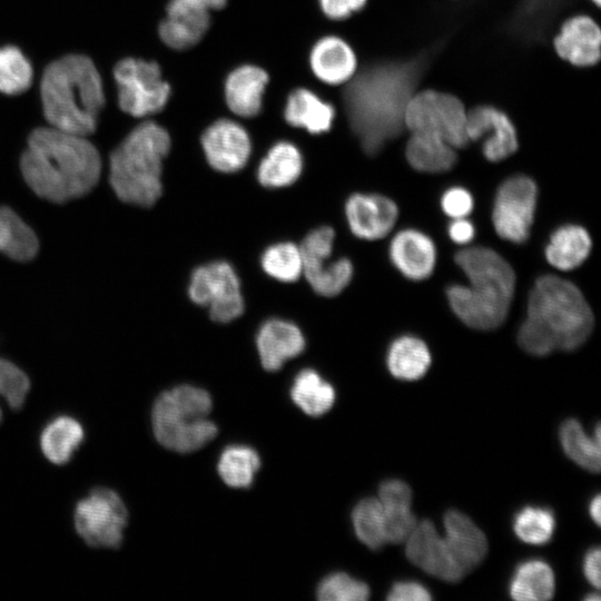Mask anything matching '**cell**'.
<instances>
[{
  "mask_svg": "<svg viewBox=\"0 0 601 601\" xmlns=\"http://www.w3.org/2000/svg\"><path fill=\"white\" fill-rule=\"evenodd\" d=\"M20 169L37 196L62 204L88 194L97 185L101 161L97 148L85 136L49 126L31 132Z\"/></svg>",
  "mask_w": 601,
  "mask_h": 601,
  "instance_id": "6da1fadb",
  "label": "cell"
},
{
  "mask_svg": "<svg viewBox=\"0 0 601 601\" xmlns=\"http://www.w3.org/2000/svg\"><path fill=\"white\" fill-rule=\"evenodd\" d=\"M592 328L593 313L582 292L570 280L549 274L534 282L518 333L532 352L550 354L577 349Z\"/></svg>",
  "mask_w": 601,
  "mask_h": 601,
  "instance_id": "7a4b0ae2",
  "label": "cell"
},
{
  "mask_svg": "<svg viewBox=\"0 0 601 601\" xmlns=\"http://www.w3.org/2000/svg\"><path fill=\"white\" fill-rule=\"evenodd\" d=\"M455 263L469 285L453 284L446 289L449 304L466 326L490 331L505 321L513 299L515 274L495 250L474 246L455 254Z\"/></svg>",
  "mask_w": 601,
  "mask_h": 601,
  "instance_id": "3957f363",
  "label": "cell"
},
{
  "mask_svg": "<svg viewBox=\"0 0 601 601\" xmlns=\"http://www.w3.org/2000/svg\"><path fill=\"white\" fill-rule=\"evenodd\" d=\"M40 92L51 127L85 137L96 130L105 95L100 75L88 57L68 55L51 62Z\"/></svg>",
  "mask_w": 601,
  "mask_h": 601,
  "instance_id": "277c9868",
  "label": "cell"
},
{
  "mask_svg": "<svg viewBox=\"0 0 601 601\" xmlns=\"http://www.w3.org/2000/svg\"><path fill=\"white\" fill-rule=\"evenodd\" d=\"M170 145V136L164 127L145 121L111 152L109 181L121 201L150 207L159 199L162 161Z\"/></svg>",
  "mask_w": 601,
  "mask_h": 601,
  "instance_id": "5b68a950",
  "label": "cell"
},
{
  "mask_svg": "<svg viewBox=\"0 0 601 601\" xmlns=\"http://www.w3.org/2000/svg\"><path fill=\"white\" fill-rule=\"evenodd\" d=\"M211 406L209 393L194 385H179L161 393L151 412L156 440L179 453L200 450L217 434L216 425L207 417Z\"/></svg>",
  "mask_w": 601,
  "mask_h": 601,
  "instance_id": "8992f818",
  "label": "cell"
},
{
  "mask_svg": "<svg viewBox=\"0 0 601 601\" xmlns=\"http://www.w3.org/2000/svg\"><path fill=\"white\" fill-rule=\"evenodd\" d=\"M403 122L411 134L435 136L455 149L469 144L467 111L463 102L450 93L423 90L407 100Z\"/></svg>",
  "mask_w": 601,
  "mask_h": 601,
  "instance_id": "52a82bcc",
  "label": "cell"
},
{
  "mask_svg": "<svg viewBox=\"0 0 601 601\" xmlns=\"http://www.w3.org/2000/svg\"><path fill=\"white\" fill-rule=\"evenodd\" d=\"M118 87V104L132 117H145L160 111L170 96V86L162 79L155 61L136 58L120 60L114 68Z\"/></svg>",
  "mask_w": 601,
  "mask_h": 601,
  "instance_id": "ba28073f",
  "label": "cell"
},
{
  "mask_svg": "<svg viewBox=\"0 0 601 601\" xmlns=\"http://www.w3.org/2000/svg\"><path fill=\"white\" fill-rule=\"evenodd\" d=\"M127 523L124 501L107 487L93 489L75 509L76 531L92 548H119Z\"/></svg>",
  "mask_w": 601,
  "mask_h": 601,
  "instance_id": "9c48e42d",
  "label": "cell"
},
{
  "mask_svg": "<svg viewBox=\"0 0 601 601\" xmlns=\"http://www.w3.org/2000/svg\"><path fill=\"white\" fill-rule=\"evenodd\" d=\"M188 296L195 304L207 307L210 318L217 323H229L244 313L239 278L234 267L224 260L197 267L189 280Z\"/></svg>",
  "mask_w": 601,
  "mask_h": 601,
  "instance_id": "30bf717a",
  "label": "cell"
},
{
  "mask_svg": "<svg viewBox=\"0 0 601 601\" xmlns=\"http://www.w3.org/2000/svg\"><path fill=\"white\" fill-rule=\"evenodd\" d=\"M538 187L524 175L512 176L499 186L492 209L497 236L514 244L528 240L534 220Z\"/></svg>",
  "mask_w": 601,
  "mask_h": 601,
  "instance_id": "8fae6325",
  "label": "cell"
},
{
  "mask_svg": "<svg viewBox=\"0 0 601 601\" xmlns=\"http://www.w3.org/2000/svg\"><path fill=\"white\" fill-rule=\"evenodd\" d=\"M335 231L329 226L308 233L299 245L303 275L312 289L321 296L333 297L342 293L353 278V264L347 258L329 260Z\"/></svg>",
  "mask_w": 601,
  "mask_h": 601,
  "instance_id": "7c38bea8",
  "label": "cell"
},
{
  "mask_svg": "<svg viewBox=\"0 0 601 601\" xmlns=\"http://www.w3.org/2000/svg\"><path fill=\"white\" fill-rule=\"evenodd\" d=\"M405 542L407 559L430 575L446 582H457L466 573L432 521L416 522Z\"/></svg>",
  "mask_w": 601,
  "mask_h": 601,
  "instance_id": "4fadbf2b",
  "label": "cell"
},
{
  "mask_svg": "<svg viewBox=\"0 0 601 601\" xmlns=\"http://www.w3.org/2000/svg\"><path fill=\"white\" fill-rule=\"evenodd\" d=\"M201 146L210 167L225 174L240 170L252 152L248 132L230 119L213 122L201 135Z\"/></svg>",
  "mask_w": 601,
  "mask_h": 601,
  "instance_id": "5bb4252c",
  "label": "cell"
},
{
  "mask_svg": "<svg viewBox=\"0 0 601 601\" xmlns=\"http://www.w3.org/2000/svg\"><path fill=\"white\" fill-rule=\"evenodd\" d=\"M466 132L469 140H483V155L493 162L508 158L519 147L513 124L493 107H476L467 111Z\"/></svg>",
  "mask_w": 601,
  "mask_h": 601,
  "instance_id": "9a60e30c",
  "label": "cell"
},
{
  "mask_svg": "<svg viewBox=\"0 0 601 601\" xmlns=\"http://www.w3.org/2000/svg\"><path fill=\"white\" fill-rule=\"evenodd\" d=\"M345 216L351 231L365 240L387 236L398 217L397 205L377 194H353L345 204Z\"/></svg>",
  "mask_w": 601,
  "mask_h": 601,
  "instance_id": "2e32d148",
  "label": "cell"
},
{
  "mask_svg": "<svg viewBox=\"0 0 601 601\" xmlns=\"http://www.w3.org/2000/svg\"><path fill=\"white\" fill-rule=\"evenodd\" d=\"M390 258L395 268L411 280L428 278L436 264V248L433 240L416 229L398 231L390 244Z\"/></svg>",
  "mask_w": 601,
  "mask_h": 601,
  "instance_id": "e0dca14e",
  "label": "cell"
},
{
  "mask_svg": "<svg viewBox=\"0 0 601 601\" xmlns=\"http://www.w3.org/2000/svg\"><path fill=\"white\" fill-rule=\"evenodd\" d=\"M305 338L297 325L280 318L266 321L258 329L256 347L266 371H278L286 361L305 349Z\"/></svg>",
  "mask_w": 601,
  "mask_h": 601,
  "instance_id": "ac0fdd59",
  "label": "cell"
},
{
  "mask_svg": "<svg viewBox=\"0 0 601 601\" xmlns=\"http://www.w3.org/2000/svg\"><path fill=\"white\" fill-rule=\"evenodd\" d=\"M601 31L587 16L566 20L554 39L558 55L574 66H592L600 59Z\"/></svg>",
  "mask_w": 601,
  "mask_h": 601,
  "instance_id": "d6986e66",
  "label": "cell"
},
{
  "mask_svg": "<svg viewBox=\"0 0 601 601\" xmlns=\"http://www.w3.org/2000/svg\"><path fill=\"white\" fill-rule=\"evenodd\" d=\"M443 523L444 540L465 572L479 565L487 552V540L483 531L457 510H449Z\"/></svg>",
  "mask_w": 601,
  "mask_h": 601,
  "instance_id": "ffe728a7",
  "label": "cell"
},
{
  "mask_svg": "<svg viewBox=\"0 0 601 601\" xmlns=\"http://www.w3.org/2000/svg\"><path fill=\"white\" fill-rule=\"evenodd\" d=\"M268 81V73L260 67L243 65L234 69L225 82V99L228 108L239 117L256 116L262 109Z\"/></svg>",
  "mask_w": 601,
  "mask_h": 601,
  "instance_id": "44dd1931",
  "label": "cell"
},
{
  "mask_svg": "<svg viewBox=\"0 0 601 601\" xmlns=\"http://www.w3.org/2000/svg\"><path fill=\"white\" fill-rule=\"evenodd\" d=\"M309 65L314 75L328 85L349 81L357 68L353 49L335 36L324 37L314 45L309 53Z\"/></svg>",
  "mask_w": 601,
  "mask_h": 601,
  "instance_id": "7402d4cb",
  "label": "cell"
},
{
  "mask_svg": "<svg viewBox=\"0 0 601 601\" xmlns=\"http://www.w3.org/2000/svg\"><path fill=\"white\" fill-rule=\"evenodd\" d=\"M378 500L384 514L386 541L404 542L416 524L411 511V487L398 479L385 480L378 487Z\"/></svg>",
  "mask_w": 601,
  "mask_h": 601,
  "instance_id": "603a6c76",
  "label": "cell"
},
{
  "mask_svg": "<svg viewBox=\"0 0 601 601\" xmlns=\"http://www.w3.org/2000/svg\"><path fill=\"white\" fill-rule=\"evenodd\" d=\"M592 240L585 228L579 225H563L555 229L545 246L546 262L555 269L572 270L589 257Z\"/></svg>",
  "mask_w": 601,
  "mask_h": 601,
  "instance_id": "cb8c5ba5",
  "label": "cell"
},
{
  "mask_svg": "<svg viewBox=\"0 0 601 601\" xmlns=\"http://www.w3.org/2000/svg\"><path fill=\"white\" fill-rule=\"evenodd\" d=\"M284 117L289 125L318 135L332 127L335 109L315 92L298 88L289 93Z\"/></svg>",
  "mask_w": 601,
  "mask_h": 601,
  "instance_id": "d4e9b609",
  "label": "cell"
},
{
  "mask_svg": "<svg viewBox=\"0 0 601 601\" xmlns=\"http://www.w3.org/2000/svg\"><path fill=\"white\" fill-rule=\"evenodd\" d=\"M303 170L299 149L289 141H278L267 151L257 169L258 183L266 188L294 184Z\"/></svg>",
  "mask_w": 601,
  "mask_h": 601,
  "instance_id": "484cf974",
  "label": "cell"
},
{
  "mask_svg": "<svg viewBox=\"0 0 601 601\" xmlns=\"http://www.w3.org/2000/svg\"><path fill=\"white\" fill-rule=\"evenodd\" d=\"M159 24L160 39L171 49L185 50L198 43L210 24V12L167 8Z\"/></svg>",
  "mask_w": 601,
  "mask_h": 601,
  "instance_id": "4316f807",
  "label": "cell"
},
{
  "mask_svg": "<svg viewBox=\"0 0 601 601\" xmlns=\"http://www.w3.org/2000/svg\"><path fill=\"white\" fill-rule=\"evenodd\" d=\"M555 591L552 568L543 560L531 559L520 563L509 583V593L518 601L550 600Z\"/></svg>",
  "mask_w": 601,
  "mask_h": 601,
  "instance_id": "83f0119b",
  "label": "cell"
},
{
  "mask_svg": "<svg viewBox=\"0 0 601 601\" xmlns=\"http://www.w3.org/2000/svg\"><path fill=\"white\" fill-rule=\"evenodd\" d=\"M431 362V353L425 342L411 335L395 338L386 356L390 373L403 381H415L424 376Z\"/></svg>",
  "mask_w": 601,
  "mask_h": 601,
  "instance_id": "f1b7e54d",
  "label": "cell"
},
{
  "mask_svg": "<svg viewBox=\"0 0 601 601\" xmlns=\"http://www.w3.org/2000/svg\"><path fill=\"white\" fill-rule=\"evenodd\" d=\"M83 439L82 425L71 416L60 415L42 430L40 447L48 461L62 465L70 461Z\"/></svg>",
  "mask_w": 601,
  "mask_h": 601,
  "instance_id": "f546056e",
  "label": "cell"
},
{
  "mask_svg": "<svg viewBox=\"0 0 601 601\" xmlns=\"http://www.w3.org/2000/svg\"><path fill=\"white\" fill-rule=\"evenodd\" d=\"M455 150L435 136L412 134L406 144L405 156L415 170L436 174L447 171L455 165Z\"/></svg>",
  "mask_w": 601,
  "mask_h": 601,
  "instance_id": "4dcf8cb0",
  "label": "cell"
},
{
  "mask_svg": "<svg viewBox=\"0 0 601 601\" xmlns=\"http://www.w3.org/2000/svg\"><path fill=\"white\" fill-rule=\"evenodd\" d=\"M290 397L305 414L321 416L334 405L335 390L316 371L305 368L295 376Z\"/></svg>",
  "mask_w": 601,
  "mask_h": 601,
  "instance_id": "1f68e13d",
  "label": "cell"
},
{
  "mask_svg": "<svg viewBox=\"0 0 601 601\" xmlns=\"http://www.w3.org/2000/svg\"><path fill=\"white\" fill-rule=\"evenodd\" d=\"M38 248L35 231L13 210L0 207V253L27 262L37 255Z\"/></svg>",
  "mask_w": 601,
  "mask_h": 601,
  "instance_id": "d6a6232c",
  "label": "cell"
},
{
  "mask_svg": "<svg viewBox=\"0 0 601 601\" xmlns=\"http://www.w3.org/2000/svg\"><path fill=\"white\" fill-rule=\"evenodd\" d=\"M595 437L587 435L581 424L569 418L559 430L564 453L582 469L598 473L600 470V425L595 426Z\"/></svg>",
  "mask_w": 601,
  "mask_h": 601,
  "instance_id": "836d02e7",
  "label": "cell"
},
{
  "mask_svg": "<svg viewBox=\"0 0 601 601\" xmlns=\"http://www.w3.org/2000/svg\"><path fill=\"white\" fill-rule=\"evenodd\" d=\"M260 466L257 452L247 445H229L220 454L217 470L221 480L231 487H248Z\"/></svg>",
  "mask_w": 601,
  "mask_h": 601,
  "instance_id": "e575fe53",
  "label": "cell"
},
{
  "mask_svg": "<svg viewBox=\"0 0 601 601\" xmlns=\"http://www.w3.org/2000/svg\"><path fill=\"white\" fill-rule=\"evenodd\" d=\"M352 522L357 539L367 548L378 550L387 542L383 509L378 499L361 500L353 509Z\"/></svg>",
  "mask_w": 601,
  "mask_h": 601,
  "instance_id": "d590c367",
  "label": "cell"
},
{
  "mask_svg": "<svg viewBox=\"0 0 601 601\" xmlns=\"http://www.w3.org/2000/svg\"><path fill=\"white\" fill-rule=\"evenodd\" d=\"M260 264L268 276L279 282L292 283L303 275L300 249L294 243L269 246L262 255Z\"/></svg>",
  "mask_w": 601,
  "mask_h": 601,
  "instance_id": "8d00e7d4",
  "label": "cell"
},
{
  "mask_svg": "<svg viewBox=\"0 0 601 601\" xmlns=\"http://www.w3.org/2000/svg\"><path fill=\"white\" fill-rule=\"evenodd\" d=\"M513 530L515 535L525 543L545 544L553 536L555 518L548 508L529 505L514 515Z\"/></svg>",
  "mask_w": 601,
  "mask_h": 601,
  "instance_id": "74e56055",
  "label": "cell"
},
{
  "mask_svg": "<svg viewBox=\"0 0 601 601\" xmlns=\"http://www.w3.org/2000/svg\"><path fill=\"white\" fill-rule=\"evenodd\" d=\"M32 67L24 55L13 46L0 48V91L18 95L29 88Z\"/></svg>",
  "mask_w": 601,
  "mask_h": 601,
  "instance_id": "f35d334b",
  "label": "cell"
},
{
  "mask_svg": "<svg viewBox=\"0 0 601 601\" xmlns=\"http://www.w3.org/2000/svg\"><path fill=\"white\" fill-rule=\"evenodd\" d=\"M370 594L365 582L344 572L325 577L317 587V598L322 601H365Z\"/></svg>",
  "mask_w": 601,
  "mask_h": 601,
  "instance_id": "ab89813d",
  "label": "cell"
},
{
  "mask_svg": "<svg viewBox=\"0 0 601 601\" xmlns=\"http://www.w3.org/2000/svg\"><path fill=\"white\" fill-rule=\"evenodd\" d=\"M30 388L26 373L10 361L0 357V396L12 410H19Z\"/></svg>",
  "mask_w": 601,
  "mask_h": 601,
  "instance_id": "60d3db41",
  "label": "cell"
},
{
  "mask_svg": "<svg viewBox=\"0 0 601 601\" xmlns=\"http://www.w3.org/2000/svg\"><path fill=\"white\" fill-rule=\"evenodd\" d=\"M441 207L452 219L466 218L473 210L474 200L467 189L451 187L442 195Z\"/></svg>",
  "mask_w": 601,
  "mask_h": 601,
  "instance_id": "b9f144b4",
  "label": "cell"
},
{
  "mask_svg": "<svg viewBox=\"0 0 601 601\" xmlns=\"http://www.w3.org/2000/svg\"><path fill=\"white\" fill-rule=\"evenodd\" d=\"M431 599L428 589L412 580L396 581L386 595L388 601H428Z\"/></svg>",
  "mask_w": 601,
  "mask_h": 601,
  "instance_id": "7bdbcfd3",
  "label": "cell"
},
{
  "mask_svg": "<svg viewBox=\"0 0 601 601\" xmlns=\"http://www.w3.org/2000/svg\"><path fill=\"white\" fill-rule=\"evenodd\" d=\"M322 11L329 19L342 20L364 7L367 0H318Z\"/></svg>",
  "mask_w": 601,
  "mask_h": 601,
  "instance_id": "ee69618b",
  "label": "cell"
},
{
  "mask_svg": "<svg viewBox=\"0 0 601 601\" xmlns=\"http://www.w3.org/2000/svg\"><path fill=\"white\" fill-rule=\"evenodd\" d=\"M449 236L450 238L459 244L466 245L469 244L475 235V228L473 224L466 218H455L449 225Z\"/></svg>",
  "mask_w": 601,
  "mask_h": 601,
  "instance_id": "f6af8a7d",
  "label": "cell"
},
{
  "mask_svg": "<svg viewBox=\"0 0 601 601\" xmlns=\"http://www.w3.org/2000/svg\"><path fill=\"white\" fill-rule=\"evenodd\" d=\"M600 548H591L583 559V573L589 583L597 589L600 588Z\"/></svg>",
  "mask_w": 601,
  "mask_h": 601,
  "instance_id": "bcb514c9",
  "label": "cell"
},
{
  "mask_svg": "<svg viewBox=\"0 0 601 601\" xmlns=\"http://www.w3.org/2000/svg\"><path fill=\"white\" fill-rule=\"evenodd\" d=\"M227 0H170L167 7L191 11H205L221 9Z\"/></svg>",
  "mask_w": 601,
  "mask_h": 601,
  "instance_id": "7dc6e473",
  "label": "cell"
},
{
  "mask_svg": "<svg viewBox=\"0 0 601 601\" xmlns=\"http://www.w3.org/2000/svg\"><path fill=\"white\" fill-rule=\"evenodd\" d=\"M589 513L592 519V521L600 525L601 521V497L600 494H597L592 497L590 504H589Z\"/></svg>",
  "mask_w": 601,
  "mask_h": 601,
  "instance_id": "c3c4849f",
  "label": "cell"
},
{
  "mask_svg": "<svg viewBox=\"0 0 601 601\" xmlns=\"http://www.w3.org/2000/svg\"><path fill=\"white\" fill-rule=\"evenodd\" d=\"M585 600L587 601H599L600 600V595L598 592H593V593H590L585 597Z\"/></svg>",
  "mask_w": 601,
  "mask_h": 601,
  "instance_id": "681fc988",
  "label": "cell"
},
{
  "mask_svg": "<svg viewBox=\"0 0 601 601\" xmlns=\"http://www.w3.org/2000/svg\"><path fill=\"white\" fill-rule=\"evenodd\" d=\"M592 1L595 3V6H600L601 0H592Z\"/></svg>",
  "mask_w": 601,
  "mask_h": 601,
  "instance_id": "f907efd6",
  "label": "cell"
},
{
  "mask_svg": "<svg viewBox=\"0 0 601 601\" xmlns=\"http://www.w3.org/2000/svg\"><path fill=\"white\" fill-rule=\"evenodd\" d=\"M1 421H2V410L0 407V423H1Z\"/></svg>",
  "mask_w": 601,
  "mask_h": 601,
  "instance_id": "816d5d0a",
  "label": "cell"
}]
</instances>
